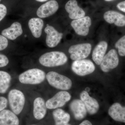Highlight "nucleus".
Listing matches in <instances>:
<instances>
[{"instance_id":"obj_4","label":"nucleus","mask_w":125,"mask_h":125,"mask_svg":"<svg viewBox=\"0 0 125 125\" xmlns=\"http://www.w3.org/2000/svg\"><path fill=\"white\" fill-rule=\"evenodd\" d=\"M8 99L10 107L16 115L20 114L23 108L25 98L23 93L17 89L11 90L9 92Z\"/></svg>"},{"instance_id":"obj_16","label":"nucleus","mask_w":125,"mask_h":125,"mask_svg":"<svg viewBox=\"0 0 125 125\" xmlns=\"http://www.w3.org/2000/svg\"><path fill=\"white\" fill-rule=\"evenodd\" d=\"M70 107L74 117L76 120H81L86 116L87 111L81 99H74L71 103Z\"/></svg>"},{"instance_id":"obj_34","label":"nucleus","mask_w":125,"mask_h":125,"mask_svg":"<svg viewBox=\"0 0 125 125\" xmlns=\"http://www.w3.org/2000/svg\"><path fill=\"white\" fill-rule=\"evenodd\" d=\"M1 0H0V1H1Z\"/></svg>"},{"instance_id":"obj_6","label":"nucleus","mask_w":125,"mask_h":125,"mask_svg":"<svg viewBox=\"0 0 125 125\" xmlns=\"http://www.w3.org/2000/svg\"><path fill=\"white\" fill-rule=\"evenodd\" d=\"M92 45L88 43L72 45L69 49L70 58L73 61L84 59L90 54Z\"/></svg>"},{"instance_id":"obj_3","label":"nucleus","mask_w":125,"mask_h":125,"mask_svg":"<svg viewBox=\"0 0 125 125\" xmlns=\"http://www.w3.org/2000/svg\"><path fill=\"white\" fill-rule=\"evenodd\" d=\"M46 77L49 84L57 89L69 90L72 86V82L70 78L55 72H48Z\"/></svg>"},{"instance_id":"obj_12","label":"nucleus","mask_w":125,"mask_h":125,"mask_svg":"<svg viewBox=\"0 0 125 125\" xmlns=\"http://www.w3.org/2000/svg\"><path fill=\"white\" fill-rule=\"evenodd\" d=\"M59 5L56 1L51 0L41 5L37 11L39 18H45L51 16L57 11Z\"/></svg>"},{"instance_id":"obj_20","label":"nucleus","mask_w":125,"mask_h":125,"mask_svg":"<svg viewBox=\"0 0 125 125\" xmlns=\"http://www.w3.org/2000/svg\"><path fill=\"white\" fill-rule=\"evenodd\" d=\"M46 103L42 98L37 97L33 102V114L34 118L40 120L45 117L47 112Z\"/></svg>"},{"instance_id":"obj_31","label":"nucleus","mask_w":125,"mask_h":125,"mask_svg":"<svg viewBox=\"0 0 125 125\" xmlns=\"http://www.w3.org/2000/svg\"><path fill=\"white\" fill-rule=\"evenodd\" d=\"M37 1H38V2H43L44 1H46L48 0H36Z\"/></svg>"},{"instance_id":"obj_10","label":"nucleus","mask_w":125,"mask_h":125,"mask_svg":"<svg viewBox=\"0 0 125 125\" xmlns=\"http://www.w3.org/2000/svg\"><path fill=\"white\" fill-rule=\"evenodd\" d=\"M45 32L47 34L46 43L50 48L55 47L60 42L63 36L62 33L58 32L54 27L47 24Z\"/></svg>"},{"instance_id":"obj_35","label":"nucleus","mask_w":125,"mask_h":125,"mask_svg":"<svg viewBox=\"0 0 125 125\" xmlns=\"http://www.w3.org/2000/svg\"></svg>"},{"instance_id":"obj_14","label":"nucleus","mask_w":125,"mask_h":125,"mask_svg":"<svg viewBox=\"0 0 125 125\" xmlns=\"http://www.w3.org/2000/svg\"><path fill=\"white\" fill-rule=\"evenodd\" d=\"M104 20L108 23L114 24L119 27L125 26V15L114 10H109L104 14Z\"/></svg>"},{"instance_id":"obj_23","label":"nucleus","mask_w":125,"mask_h":125,"mask_svg":"<svg viewBox=\"0 0 125 125\" xmlns=\"http://www.w3.org/2000/svg\"><path fill=\"white\" fill-rule=\"evenodd\" d=\"M11 80L10 74L6 72L0 71V93H6L10 87Z\"/></svg>"},{"instance_id":"obj_33","label":"nucleus","mask_w":125,"mask_h":125,"mask_svg":"<svg viewBox=\"0 0 125 125\" xmlns=\"http://www.w3.org/2000/svg\"><path fill=\"white\" fill-rule=\"evenodd\" d=\"M71 125V124H69V123H67V124H66V125Z\"/></svg>"},{"instance_id":"obj_8","label":"nucleus","mask_w":125,"mask_h":125,"mask_svg":"<svg viewBox=\"0 0 125 125\" xmlns=\"http://www.w3.org/2000/svg\"><path fill=\"white\" fill-rule=\"evenodd\" d=\"M119 60L118 54L115 49H112L105 55L100 65L101 70L108 72L118 66Z\"/></svg>"},{"instance_id":"obj_32","label":"nucleus","mask_w":125,"mask_h":125,"mask_svg":"<svg viewBox=\"0 0 125 125\" xmlns=\"http://www.w3.org/2000/svg\"><path fill=\"white\" fill-rule=\"evenodd\" d=\"M105 1H112L114 0H105Z\"/></svg>"},{"instance_id":"obj_18","label":"nucleus","mask_w":125,"mask_h":125,"mask_svg":"<svg viewBox=\"0 0 125 125\" xmlns=\"http://www.w3.org/2000/svg\"><path fill=\"white\" fill-rule=\"evenodd\" d=\"M107 48V43L104 41L100 42L95 47L92 53V58L96 64L101 65Z\"/></svg>"},{"instance_id":"obj_2","label":"nucleus","mask_w":125,"mask_h":125,"mask_svg":"<svg viewBox=\"0 0 125 125\" xmlns=\"http://www.w3.org/2000/svg\"><path fill=\"white\" fill-rule=\"evenodd\" d=\"M46 75L43 71L38 69H32L24 72L20 75V82L24 84H37L45 80Z\"/></svg>"},{"instance_id":"obj_29","label":"nucleus","mask_w":125,"mask_h":125,"mask_svg":"<svg viewBox=\"0 0 125 125\" xmlns=\"http://www.w3.org/2000/svg\"><path fill=\"white\" fill-rule=\"evenodd\" d=\"M116 7L118 10L125 13V0L118 3Z\"/></svg>"},{"instance_id":"obj_25","label":"nucleus","mask_w":125,"mask_h":125,"mask_svg":"<svg viewBox=\"0 0 125 125\" xmlns=\"http://www.w3.org/2000/svg\"><path fill=\"white\" fill-rule=\"evenodd\" d=\"M8 40L6 38L0 35V51L4 50L8 46Z\"/></svg>"},{"instance_id":"obj_22","label":"nucleus","mask_w":125,"mask_h":125,"mask_svg":"<svg viewBox=\"0 0 125 125\" xmlns=\"http://www.w3.org/2000/svg\"><path fill=\"white\" fill-rule=\"evenodd\" d=\"M55 125H65L69 123L70 115L68 113L60 108L56 109L52 113Z\"/></svg>"},{"instance_id":"obj_28","label":"nucleus","mask_w":125,"mask_h":125,"mask_svg":"<svg viewBox=\"0 0 125 125\" xmlns=\"http://www.w3.org/2000/svg\"><path fill=\"white\" fill-rule=\"evenodd\" d=\"M8 101L4 97H0V112L7 107Z\"/></svg>"},{"instance_id":"obj_9","label":"nucleus","mask_w":125,"mask_h":125,"mask_svg":"<svg viewBox=\"0 0 125 125\" xmlns=\"http://www.w3.org/2000/svg\"><path fill=\"white\" fill-rule=\"evenodd\" d=\"M71 25L75 32L80 36H87L88 34L90 27L92 25V20L88 16L72 21Z\"/></svg>"},{"instance_id":"obj_7","label":"nucleus","mask_w":125,"mask_h":125,"mask_svg":"<svg viewBox=\"0 0 125 125\" xmlns=\"http://www.w3.org/2000/svg\"><path fill=\"white\" fill-rule=\"evenodd\" d=\"M71 96L69 93L66 91L58 92L46 103L47 108L54 109L62 107L70 100Z\"/></svg>"},{"instance_id":"obj_17","label":"nucleus","mask_w":125,"mask_h":125,"mask_svg":"<svg viewBox=\"0 0 125 125\" xmlns=\"http://www.w3.org/2000/svg\"><path fill=\"white\" fill-rule=\"evenodd\" d=\"M23 30L20 23L16 22L13 23L10 27L3 30L1 35L10 40H14L22 35Z\"/></svg>"},{"instance_id":"obj_19","label":"nucleus","mask_w":125,"mask_h":125,"mask_svg":"<svg viewBox=\"0 0 125 125\" xmlns=\"http://www.w3.org/2000/svg\"><path fill=\"white\" fill-rule=\"evenodd\" d=\"M19 125V118L13 112L7 109H4L0 112V125Z\"/></svg>"},{"instance_id":"obj_11","label":"nucleus","mask_w":125,"mask_h":125,"mask_svg":"<svg viewBox=\"0 0 125 125\" xmlns=\"http://www.w3.org/2000/svg\"><path fill=\"white\" fill-rule=\"evenodd\" d=\"M80 98L83 103L88 113L93 115L97 112L99 108L98 102L95 99L90 96L88 92L83 91L81 93Z\"/></svg>"},{"instance_id":"obj_13","label":"nucleus","mask_w":125,"mask_h":125,"mask_svg":"<svg viewBox=\"0 0 125 125\" xmlns=\"http://www.w3.org/2000/svg\"><path fill=\"white\" fill-rule=\"evenodd\" d=\"M65 9L69 13V17L71 19L75 20L85 16V11L79 7L76 0H69L66 4Z\"/></svg>"},{"instance_id":"obj_21","label":"nucleus","mask_w":125,"mask_h":125,"mask_svg":"<svg viewBox=\"0 0 125 125\" xmlns=\"http://www.w3.org/2000/svg\"><path fill=\"white\" fill-rule=\"evenodd\" d=\"M44 23L42 19L32 18L30 20L29 27L33 36L36 38H39L42 35Z\"/></svg>"},{"instance_id":"obj_26","label":"nucleus","mask_w":125,"mask_h":125,"mask_svg":"<svg viewBox=\"0 0 125 125\" xmlns=\"http://www.w3.org/2000/svg\"><path fill=\"white\" fill-rule=\"evenodd\" d=\"M9 63V60L6 56L0 54V67H5Z\"/></svg>"},{"instance_id":"obj_24","label":"nucleus","mask_w":125,"mask_h":125,"mask_svg":"<svg viewBox=\"0 0 125 125\" xmlns=\"http://www.w3.org/2000/svg\"><path fill=\"white\" fill-rule=\"evenodd\" d=\"M115 46L118 49L119 55L121 56H125V35L117 41Z\"/></svg>"},{"instance_id":"obj_30","label":"nucleus","mask_w":125,"mask_h":125,"mask_svg":"<svg viewBox=\"0 0 125 125\" xmlns=\"http://www.w3.org/2000/svg\"><path fill=\"white\" fill-rule=\"evenodd\" d=\"M79 125H93L92 123L88 120H85L83 121Z\"/></svg>"},{"instance_id":"obj_15","label":"nucleus","mask_w":125,"mask_h":125,"mask_svg":"<svg viewBox=\"0 0 125 125\" xmlns=\"http://www.w3.org/2000/svg\"><path fill=\"white\" fill-rule=\"evenodd\" d=\"M108 114L114 121L125 123V107L118 103H114L109 108Z\"/></svg>"},{"instance_id":"obj_1","label":"nucleus","mask_w":125,"mask_h":125,"mask_svg":"<svg viewBox=\"0 0 125 125\" xmlns=\"http://www.w3.org/2000/svg\"><path fill=\"white\" fill-rule=\"evenodd\" d=\"M40 64L47 67H54L65 64L68 60L67 56L62 52L53 51L43 54L39 58Z\"/></svg>"},{"instance_id":"obj_27","label":"nucleus","mask_w":125,"mask_h":125,"mask_svg":"<svg viewBox=\"0 0 125 125\" xmlns=\"http://www.w3.org/2000/svg\"><path fill=\"white\" fill-rule=\"evenodd\" d=\"M7 13V9L4 5L0 4V22L5 18Z\"/></svg>"},{"instance_id":"obj_5","label":"nucleus","mask_w":125,"mask_h":125,"mask_svg":"<svg viewBox=\"0 0 125 125\" xmlns=\"http://www.w3.org/2000/svg\"><path fill=\"white\" fill-rule=\"evenodd\" d=\"M72 71L77 75L84 76L93 73L95 66L92 61L87 59L74 61L71 66Z\"/></svg>"}]
</instances>
